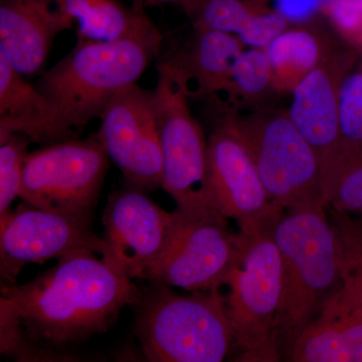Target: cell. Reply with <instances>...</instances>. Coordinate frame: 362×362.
I'll return each mask as SVG.
<instances>
[{
  "label": "cell",
  "mask_w": 362,
  "mask_h": 362,
  "mask_svg": "<svg viewBox=\"0 0 362 362\" xmlns=\"http://www.w3.org/2000/svg\"><path fill=\"white\" fill-rule=\"evenodd\" d=\"M357 59L354 49L332 47L291 92L288 116L320 160L326 194L339 156L340 89L344 78L354 71Z\"/></svg>",
  "instance_id": "obj_14"
},
{
  "label": "cell",
  "mask_w": 362,
  "mask_h": 362,
  "mask_svg": "<svg viewBox=\"0 0 362 362\" xmlns=\"http://www.w3.org/2000/svg\"><path fill=\"white\" fill-rule=\"evenodd\" d=\"M361 150L362 70L349 73L340 89V150L329 188L339 169Z\"/></svg>",
  "instance_id": "obj_23"
},
{
  "label": "cell",
  "mask_w": 362,
  "mask_h": 362,
  "mask_svg": "<svg viewBox=\"0 0 362 362\" xmlns=\"http://www.w3.org/2000/svg\"><path fill=\"white\" fill-rule=\"evenodd\" d=\"M30 142V138L21 133H14L0 141V218L11 211V204L20 197L23 165Z\"/></svg>",
  "instance_id": "obj_25"
},
{
  "label": "cell",
  "mask_w": 362,
  "mask_h": 362,
  "mask_svg": "<svg viewBox=\"0 0 362 362\" xmlns=\"http://www.w3.org/2000/svg\"><path fill=\"white\" fill-rule=\"evenodd\" d=\"M244 47V42L230 33L195 28L189 47L175 54L190 99H223Z\"/></svg>",
  "instance_id": "obj_17"
},
{
  "label": "cell",
  "mask_w": 362,
  "mask_h": 362,
  "mask_svg": "<svg viewBox=\"0 0 362 362\" xmlns=\"http://www.w3.org/2000/svg\"><path fill=\"white\" fill-rule=\"evenodd\" d=\"M74 30L63 0H0V56L23 76L39 73L54 39Z\"/></svg>",
  "instance_id": "obj_15"
},
{
  "label": "cell",
  "mask_w": 362,
  "mask_h": 362,
  "mask_svg": "<svg viewBox=\"0 0 362 362\" xmlns=\"http://www.w3.org/2000/svg\"><path fill=\"white\" fill-rule=\"evenodd\" d=\"M156 71L153 90L162 150V188L181 213L202 216L220 211L209 185V140L190 110L185 77L175 54L161 58Z\"/></svg>",
  "instance_id": "obj_5"
},
{
  "label": "cell",
  "mask_w": 362,
  "mask_h": 362,
  "mask_svg": "<svg viewBox=\"0 0 362 362\" xmlns=\"http://www.w3.org/2000/svg\"><path fill=\"white\" fill-rule=\"evenodd\" d=\"M339 240L343 282L349 285L362 308V221L326 206Z\"/></svg>",
  "instance_id": "obj_24"
},
{
  "label": "cell",
  "mask_w": 362,
  "mask_h": 362,
  "mask_svg": "<svg viewBox=\"0 0 362 362\" xmlns=\"http://www.w3.org/2000/svg\"><path fill=\"white\" fill-rule=\"evenodd\" d=\"M109 159L98 133L45 145L26 156L20 197L47 211L94 214Z\"/></svg>",
  "instance_id": "obj_8"
},
{
  "label": "cell",
  "mask_w": 362,
  "mask_h": 362,
  "mask_svg": "<svg viewBox=\"0 0 362 362\" xmlns=\"http://www.w3.org/2000/svg\"><path fill=\"white\" fill-rule=\"evenodd\" d=\"M135 309L134 333L151 362H221L235 349L220 289L178 295L151 282Z\"/></svg>",
  "instance_id": "obj_4"
},
{
  "label": "cell",
  "mask_w": 362,
  "mask_h": 362,
  "mask_svg": "<svg viewBox=\"0 0 362 362\" xmlns=\"http://www.w3.org/2000/svg\"><path fill=\"white\" fill-rule=\"evenodd\" d=\"M180 6L194 28L230 33L258 49H266L290 25L281 11H259L243 0H188Z\"/></svg>",
  "instance_id": "obj_19"
},
{
  "label": "cell",
  "mask_w": 362,
  "mask_h": 362,
  "mask_svg": "<svg viewBox=\"0 0 362 362\" xmlns=\"http://www.w3.org/2000/svg\"><path fill=\"white\" fill-rule=\"evenodd\" d=\"M326 11L344 39L362 47V0H328Z\"/></svg>",
  "instance_id": "obj_27"
},
{
  "label": "cell",
  "mask_w": 362,
  "mask_h": 362,
  "mask_svg": "<svg viewBox=\"0 0 362 362\" xmlns=\"http://www.w3.org/2000/svg\"><path fill=\"white\" fill-rule=\"evenodd\" d=\"M161 44L162 40H77L35 84L49 109L44 146L76 139L119 92L136 84L158 57Z\"/></svg>",
  "instance_id": "obj_2"
},
{
  "label": "cell",
  "mask_w": 362,
  "mask_h": 362,
  "mask_svg": "<svg viewBox=\"0 0 362 362\" xmlns=\"http://www.w3.org/2000/svg\"><path fill=\"white\" fill-rule=\"evenodd\" d=\"M99 119L98 134L126 182L146 192L162 187V150L154 90L137 84L125 88L112 99Z\"/></svg>",
  "instance_id": "obj_12"
},
{
  "label": "cell",
  "mask_w": 362,
  "mask_h": 362,
  "mask_svg": "<svg viewBox=\"0 0 362 362\" xmlns=\"http://www.w3.org/2000/svg\"><path fill=\"white\" fill-rule=\"evenodd\" d=\"M63 8L77 32V40H162L145 7L139 4L127 6L120 0H63Z\"/></svg>",
  "instance_id": "obj_18"
},
{
  "label": "cell",
  "mask_w": 362,
  "mask_h": 362,
  "mask_svg": "<svg viewBox=\"0 0 362 362\" xmlns=\"http://www.w3.org/2000/svg\"><path fill=\"white\" fill-rule=\"evenodd\" d=\"M272 84L270 64L265 49L252 47L235 61L232 82L225 97L216 102L218 110L238 112L240 105L263 99Z\"/></svg>",
  "instance_id": "obj_22"
},
{
  "label": "cell",
  "mask_w": 362,
  "mask_h": 362,
  "mask_svg": "<svg viewBox=\"0 0 362 362\" xmlns=\"http://www.w3.org/2000/svg\"><path fill=\"white\" fill-rule=\"evenodd\" d=\"M331 49L320 33L309 28H288L281 33L265 49L274 90L292 92Z\"/></svg>",
  "instance_id": "obj_21"
},
{
  "label": "cell",
  "mask_w": 362,
  "mask_h": 362,
  "mask_svg": "<svg viewBox=\"0 0 362 362\" xmlns=\"http://www.w3.org/2000/svg\"><path fill=\"white\" fill-rule=\"evenodd\" d=\"M292 362H362V308L349 286L330 295L293 342Z\"/></svg>",
  "instance_id": "obj_16"
},
{
  "label": "cell",
  "mask_w": 362,
  "mask_h": 362,
  "mask_svg": "<svg viewBox=\"0 0 362 362\" xmlns=\"http://www.w3.org/2000/svg\"><path fill=\"white\" fill-rule=\"evenodd\" d=\"M49 115L42 93L0 56V141L21 133L44 145Z\"/></svg>",
  "instance_id": "obj_20"
},
{
  "label": "cell",
  "mask_w": 362,
  "mask_h": 362,
  "mask_svg": "<svg viewBox=\"0 0 362 362\" xmlns=\"http://www.w3.org/2000/svg\"><path fill=\"white\" fill-rule=\"evenodd\" d=\"M220 112L228 117L251 154L274 206L284 211L328 206L320 160L287 112L259 110L246 116Z\"/></svg>",
  "instance_id": "obj_6"
},
{
  "label": "cell",
  "mask_w": 362,
  "mask_h": 362,
  "mask_svg": "<svg viewBox=\"0 0 362 362\" xmlns=\"http://www.w3.org/2000/svg\"><path fill=\"white\" fill-rule=\"evenodd\" d=\"M94 214H66L20 204L0 218L1 286L13 285L30 264L78 251L106 254L103 237L93 228Z\"/></svg>",
  "instance_id": "obj_10"
},
{
  "label": "cell",
  "mask_w": 362,
  "mask_h": 362,
  "mask_svg": "<svg viewBox=\"0 0 362 362\" xmlns=\"http://www.w3.org/2000/svg\"><path fill=\"white\" fill-rule=\"evenodd\" d=\"M359 218H361V220L362 221V214H361V216H359Z\"/></svg>",
  "instance_id": "obj_29"
},
{
  "label": "cell",
  "mask_w": 362,
  "mask_h": 362,
  "mask_svg": "<svg viewBox=\"0 0 362 362\" xmlns=\"http://www.w3.org/2000/svg\"><path fill=\"white\" fill-rule=\"evenodd\" d=\"M175 213L168 245L143 280L190 292L220 289L239 262L240 233L230 230L228 218L220 211Z\"/></svg>",
  "instance_id": "obj_9"
},
{
  "label": "cell",
  "mask_w": 362,
  "mask_h": 362,
  "mask_svg": "<svg viewBox=\"0 0 362 362\" xmlns=\"http://www.w3.org/2000/svg\"><path fill=\"white\" fill-rule=\"evenodd\" d=\"M131 1H132V4H139V6L146 7L165 4H182L188 1V0H131Z\"/></svg>",
  "instance_id": "obj_28"
},
{
  "label": "cell",
  "mask_w": 362,
  "mask_h": 362,
  "mask_svg": "<svg viewBox=\"0 0 362 362\" xmlns=\"http://www.w3.org/2000/svg\"><path fill=\"white\" fill-rule=\"evenodd\" d=\"M209 137V175L216 207L238 223L240 232L272 230L284 211L274 206L251 154L223 112Z\"/></svg>",
  "instance_id": "obj_11"
},
{
  "label": "cell",
  "mask_w": 362,
  "mask_h": 362,
  "mask_svg": "<svg viewBox=\"0 0 362 362\" xmlns=\"http://www.w3.org/2000/svg\"><path fill=\"white\" fill-rule=\"evenodd\" d=\"M141 291L92 251L58 259L23 285L1 286L0 352L18 361H73L71 352L113 325Z\"/></svg>",
  "instance_id": "obj_1"
},
{
  "label": "cell",
  "mask_w": 362,
  "mask_h": 362,
  "mask_svg": "<svg viewBox=\"0 0 362 362\" xmlns=\"http://www.w3.org/2000/svg\"><path fill=\"white\" fill-rule=\"evenodd\" d=\"M274 228L256 235L240 232L239 262L226 279L230 292L226 304L240 361H280L275 325L282 297V264Z\"/></svg>",
  "instance_id": "obj_7"
},
{
  "label": "cell",
  "mask_w": 362,
  "mask_h": 362,
  "mask_svg": "<svg viewBox=\"0 0 362 362\" xmlns=\"http://www.w3.org/2000/svg\"><path fill=\"white\" fill-rule=\"evenodd\" d=\"M328 206L349 214H362V150L338 171L328 190Z\"/></svg>",
  "instance_id": "obj_26"
},
{
  "label": "cell",
  "mask_w": 362,
  "mask_h": 362,
  "mask_svg": "<svg viewBox=\"0 0 362 362\" xmlns=\"http://www.w3.org/2000/svg\"><path fill=\"white\" fill-rule=\"evenodd\" d=\"M282 264V297L275 325L279 358L342 285L337 230L325 206L288 209L274 228Z\"/></svg>",
  "instance_id": "obj_3"
},
{
  "label": "cell",
  "mask_w": 362,
  "mask_h": 362,
  "mask_svg": "<svg viewBox=\"0 0 362 362\" xmlns=\"http://www.w3.org/2000/svg\"><path fill=\"white\" fill-rule=\"evenodd\" d=\"M175 218V211L161 209L146 190L126 182L109 195L104 209L102 258L128 278L142 279L165 249Z\"/></svg>",
  "instance_id": "obj_13"
}]
</instances>
